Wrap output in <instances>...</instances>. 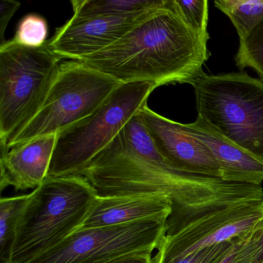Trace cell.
<instances>
[{"instance_id": "obj_1", "label": "cell", "mask_w": 263, "mask_h": 263, "mask_svg": "<svg viewBox=\"0 0 263 263\" xmlns=\"http://www.w3.org/2000/svg\"><path fill=\"white\" fill-rule=\"evenodd\" d=\"M81 175L100 197L163 194L172 199L167 234L221 208L263 201V187L187 173L161 154L144 156L134 150L121 130Z\"/></svg>"}, {"instance_id": "obj_2", "label": "cell", "mask_w": 263, "mask_h": 263, "mask_svg": "<svg viewBox=\"0 0 263 263\" xmlns=\"http://www.w3.org/2000/svg\"><path fill=\"white\" fill-rule=\"evenodd\" d=\"M209 40L190 28L165 0L119 41L80 62L121 84H192L204 73Z\"/></svg>"}, {"instance_id": "obj_3", "label": "cell", "mask_w": 263, "mask_h": 263, "mask_svg": "<svg viewBox=\"0 0 263 263\" xmlns=\"http://www.w3.org/2000/svg\"><path fill=\"white\" fill-rule=\"evenodd\" d=\"M97 198L82 175L47 177L30 193L16 229L10 262H29L79 230Z\"/></svg>"}, {"instance_id": "obj_4", "label": "cell", "mask_w": 263, "mask_h": 263, "mask_svg": "<svg viewBox=\"0 0 263 263\" xmlns=\"http://www.w3.org/2000/svg\"><path fill=\"white\" fill-rule=\"evenodd\" d=\"M192 85L198 118L263 161L262 81L246 73H203Z\"/></svg>"}, {"instance_id": "obj_5", "label": "cell", "mask_w": 263, "mask_h": 263, "mask_svg": "<svg viewBox=\"0 0 263 263\" xmlns=\"http://www.w3.org/2000/svg\"><path fill=\"white\" fill-rule=\"evenodd\" d=\"M63 60L47 45L0 46V144L8 147L41 110Z\"/></svg>"}, {"instance_id": "obj_6", "label": "cell", "mask_w": 263, "mask_h": 263, "mask_svg": "<svg viewBox=\"0 0 263 263\" xmlns=\"http://www.w3.org/2000/svg\"><path fill=\"white\" fill-rule=\"evenodd\" d=\"M153 84H121L87 118L58 134L47 177L81 175L147 104Z\"/></svg>"}, {"instance_id": "obj_7", "label": "cell", "mask_w": 263, "mask_h": 263, "mask_svg": "<svg viewBox=\"0 0 263 263\" xmlns=\"http://www.w3.org/2000/svg\"><path fill=\"white\" fill-rule=\"evenodd\" d=\"M121 84L80 61L62 62L37 115L9 144L10 149L58 134L93 114Z\"/></svg>"}, {"instance_id": "obj_8", "label": "cell", "mask_w": 263, "mask_h": 263, "mask_svg": "<svg viewBox=\"0 0 263 263\" xmlns=\"http://www.w3.org/2000/svg\"><path fill=\"white\" fill-rule=\"evenodd\" d=\"M166 233L167 220L80 229L27 263H107L132 254L152 253Z\"/></svg>"}, {"instance_id": "obj_9", "label": "cell", "mask_w": 263, "mask_h": 263, "mask_svg": "<svg viewBox=\"0 0 263 263\" xmlns=\"http://www.w3.org/2000/svg\"><path fill=\"white\" fill-rule=\"evenodd\" d=\"M153 10L126 16H72L47 44L61 59L81 61L119 41Z\"/></svg>"}, {"instance_id": "obj_10", "label": "cell", "mask_w": 263, "mask_h": 263, "mask_svg": "<svg viewBox=\"0 0 263 263\" xmlns=\"http://www.w3.org/2000/svg\"><path fill=\"white\" fill-rule=\"evenodd\" d=\"M160 153L177 168L187 173L221 179V167L202 143L181 128V123L167 119L149 108L138 112Z\"/></svg>"}, {"instance_id": "obj_11", "label": "cell", "mask_w": 263, "mask_h": 263, "mask_svg": "<svg viewBox=\"0 0 263 263\" xmlns=\"http://www.w3.org/2000/svg\"><path fill=\"white\" fill-rule=\"evenodd\" d=\"M58 134L34 138L10 150L0 144V189L37 187L48 175Z\"/></svg>"}, {"instance_id": "obj_12", "label": "cell", "mask_w": 263, "mask_h": 263, "mask_svg": "<svg viewBox=\"0 0 263 263\" xmlns=\"http://www.w3.org/2000/svg\"><path fill=\"white\" fill-rule=\"evenodd\" d=\"M181 125L184 132L213 154L221 167L222 181L261 186L263 161L217 133L198 117L195 122Z\"/></svg>"}, {"instance_id": "obj_13", "label": "cell", "mask_w": 263, "mask_h": 263, "mask_svg": "<svg viewBox=\"0 0 263 263\" xmlns=\"http://www.w3.org/2000/svg\"><path fill=\"white\" fill-rule=\"evenodd\" d=\"M172 199L163 194L100 197L81 229L117 226L144 220H167L172 212Z\"/></svg>"}, {"instance_id": "obj_14", "label": "cell", "mask_w": 263, "mask_h": 263, "mask_svg": "<svg viewBox=\"0 0 263 263\" xmlns=\"http://www.w3.org/2000/svg\"><path fill=\"white\" fill-rule=\"evenodd\" d=\"M73 16H126L141 14L163 7L165 0H73Z\"/></svg>"}, {"instance_id": "obj_15", "label": "cell", "mask_w": 263, "mask_h": 263, "mask_svg": "<svg viewBox=\"0 0 263 263\" xmlns=\"http://www.w3.org/2000/svg\"><path fill=\"white\" fill-rule=\"evenodd\" d=\"M30 198V193L0 200V263L10 262L16 229Z\"/></svg>"}, {"instance_id": "obj_16", "label": "cell", "mask_w": 263, "mask_h": 263, "mask_svg": "<svg viewBox=\"0 0 263 263\" xmlns=\"http://www.w3.org/2000/svg\"><path fill=\"white\" fill-rule=\"evenodd\" d=\"M215 5L232 21L240 42L263 19V0H216Z\"/></svg>"}, {"instance_id": "obj_17", "label": "cell", "mask_w": 263, "mask_h": 263, "mask_svg": "<svg viewBox=\"0 0 263 263\" xmlns=\"http://www.w3.org/2000/svg\"><path fill=\"white\" fill-rule=\"evenodd\" d=\"M235 62L239 69L250 67L263 82V19L243 41H241Z\"/></svg>"}, {"instance_id": "obj_18", "label": "cell", "mask_w": 263, "mask_h": 263, "mask_svg": "<svg viewBox=\"0 0 263 263\" xmlns=\"http://www.w3.org/2000/svg\"><path fill=\"white\" fill-rule=\"evenodd\" d=\"M48 24L42 16L30 13L18 24L13 41L24 47L37 48L47 43Z\"/></svg>"}, {"instance_id": "obj_19", "label": "cell", "mask_w": 263, "mask_h": 263, "mask_svg": "<svg viewBox=\"0 0 263 263\" xmlns=\"http://www.w3.org/2000/svg\"><path fill=\"white\" fill-rule=\"evenodd\" d=\"M171 2L175 11L190 28L201 36L209 37L207 0H171Z\"/></svg>"}, {"instance_id": "obj_20", "label": "cell", "mask_w": 263, "mask_h": 263, "mask_svg": "<svg viewBox=\"0 0 263 263\" xmlns=\"http://www.w3.org/2000/svg\"><path fill=\"white\" fill-rule=\"evenodd\" d=\"M248 233L230 241L206 248L171 263H220Z\"/></svg>"}, {"instance_id": "obj_21", "label": "cell", "mask_w": 263, "mask_h": 263, "mask_svg": "<svg viewBox=\"0 0 263 263\" xmlns=\"http://www.w3.org/2000/svg\"><path fill=\"white\" fill-rule=\"evenodd\" d=\"M21 7V3L14 0L0 1V46L5 44V32L13 15Z\"/></svg>"}, {"instance_id": "obj_22", "label": "cell", "mask_w": 263, "mask_h": 263, "mask_svg": "<svg viewBox=\"0 0 263 263\" xmlns=\"http://www.w3.org/2000/svg\"><path fill=\"white\" fill-rule=\"evenodd\" d=\"M107 263H154L151 252H140L117 258Z\"/></svg>"}, {"instance_id": "obj_23", "label": "cell", "mask_w": 263, "mask_h": 263, "mask_svg": "<svg viewBox=\"0 0 263 263\" xmlns=\"http://www.w3.org/2000/svg\"><path fill=\"white\" fill-rule=\"evenodd\" d=\"M259 227V226H258V227L255 228V229H252V231H250V232H249V233L247 234V235H245L244 237H243L242 239H241V241H240L239 243H238V245H237L236 246H235V248H234L233 249H232V251H231L230 252H229V254H228L227 255H226V257H224V258H223L222 261H221L220 263H232V261H233L234 256H235V251H236L237 248L238 247V246L241 245V243L242 242V241H244L246 239V238H248V237L249 236V235H251V234L252 233V232H254V231L256 230Z\"/></svg>"}, {"instance_id": "obj_24", "label": "cell", "mask_w": 263, "mask_h": 263, "mask_svg": "<svg viewBox=\"0 0 263 263\" xmlns=\"http://www.w3.org/2000/svg\"><path fill=\"white\" fill-rule=\"evenodd\" d=\"M260 246H261V250H262V258H263V235L259 240Z\"/></svg>"}, {"instance_id": "obj_25", "label": "cell", "mask_w": 263, "mask_h": 263, "mask_svg": "<svg viewBox=\"0 0 263 263\" xmlns=\"http://www.w3.org/2000/svg\"><path fill=\"white\" fill-rule=\"evenodd\" d=\"M261 263H263V260H262V261H261Z\"/></svg>"}, {"instance_id": "obj_26", "label": "cell", "mask_w": 263, "mask_h": 263, "mask_svg": "<svg viewBox=\"0 0 263 263\" xmlns=\"http://www.w3.org/2000/svg\"><path fill=\"white\" fill-rule=\"evenodd\" d=\"M8 263H11V262H8Z\"/></svg>"}]
</instances>
